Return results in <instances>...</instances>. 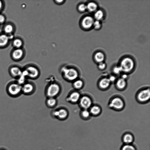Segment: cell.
I'll return each mask as SVG.
<instances>
[{
	"instance_id": "cell-1",
	"label": "cell",
	"mask_w": 150,
	"mask_h": 150,
	"mask_svg": "<svg viewBox=\"0 0 150 150\" xmlns=\"http://www.w3.org/2000/svg\"><path fill=\"white\" fill-rule=\"evenodd\" d=\"M6 90L8 95L12 98L18 97L22 94V86L16 81L9 82L6 86Z\"/></svg>"
},
{
	"instance_id": "cell-2",
	"label": "cell",
	"mask_w": 150,
	"mask_h": 150,
	"mask_svg": "<svg viewBox=\"0 0 150 150\" xmlns=\"http://www.w3.org/2000/svg\"><path fill=\"white\" fill-rule=\"evenodd\" d=\"M134 62L132 59L126 57L122 60L119 66L121 69L122 73L129 74L134 70Z\"/></svg>"
},
{
	"instance_id": "cell-3",
	"label": "cell",
	"mask_w": 150,
	"mask_h": 150,
	"mask_svg": "<svg viewBox=\"0 0 150 150\" xmlns=\"http://www.w3.org/2000/svg\"><path fill=\"white\" fill-rule=\"evenodd\" d=\"M62 74L66 80L72 82L78 79L79 76V71L73 67L64 68L62 71Z\"/></svg>"
},
{
	"instance_id": "cell-4",
	"label": "cell",
	"mask_w": 150,
	"mask_h": 150,
	"mask_svg": "<svg viewBox=\"0 0 150 150\" xmlns=\"http://www.w3.org/2000/svg\"><path fill=\"white\" fill-rule=\"evenodd\" d=\"M22 74L27 78L35 79L40 75V71L36 67L33 65H29L22 69Z\"/></svg>"
},
{
	"instance_id": "cell-5",
	"label": "cell",
	"mask_w": 150,
	"mask_h": 150,
	"mask_svg": "<svg viewBox=\"0 0 150 150\" xmlns=\"http://www.w3.org/2000/svg\"><path fill=\"white\" fill-rule=\"evenodd\" d=\"M61 88L60 85L56 82H53L47 87L45 93L47 98H56L60 93Z\"/></svg>"
},
{
	"instance_id": "cell-6",
	"label": "cell",
	"mask_w": 150,
	"mask_h": 150,
	"mask_svg": "<svg viewBox=\"0 0 150 150\" xmlns=\"http://www.w3.org/2000/svg\"><path fill=\"white\" fill-rule=\"evenodd\" d=\"M124 100L119 96H115L111 98L108 103L110 108L117 111L122 110L124 108Z\"/></svg>"
},
{
	"instance_id": "cell-7",
	"label": "cell",
	"mask_w": 150,
	"mask_h": 150,
	"mask_svg": "<svg viewBox=\"0 0 150 150\" xmlns=\"http://www.w3.org/2000/svg\"><path fill=\"white\" fill-rule=\"evenodd\" d=\"M136 98L139 103H145L149 100L150 91L149 88H146L139 90L136 94Z\"/></svg>"
},
{
	"instance_id": "cell-8",
	"label": "cell",
	"mask_w": 150,
	"mask_h": 150,
	"mask_svg": "<svg viewBox=\"0 0 150 150\" xmlns=\"http://www.w3.org/2000/svg\"><path fill=\"white\" fill-rule=\"evenodd\" d=\"M78 103L82 109L88 110L93 105V100L89 96L84 95L81 96Z\"/></svg>"
},
{
	"instance_id": "cell-9",
	"label": "cell",
	"mask_w": 150,
	"mask_h": 150,
	"mask_svg": "<svg viewBox=\"0 0 150 150\" xmlns=\"http://www.w3.org/2000/svg\"><path fill=\"white\" fill-rule=\"evenodd\" d=\"M35 86L33 83L27 81L22 86V93L29 95L33 94L35 91Z\"/></svg>"
},
{
	"instance_id": "cell-10",
	"label": "cell",
	"mask_w": 150,
	"mask_h": 150,
	"mask_svg": "<svg viewBox=\"0 0 150 150\" xmlns=\"http://www.w3.org/2000/svg\"><path fill=\"white\" fill-rule=\"evenodd\" d=\"M54 116L60 120L66 119L69 115V112L66 109L61 108L54 111L53 112Z\"/></svg>"
},
{
	"instance_id": "cell-11",
	"label": "cell",
	"mask_w": 150,
	"mask_h": 150,
	"mask_svg": "<svg viewBox=\"0 0 150 150\" xmlns=\"http://www.w3.org/2000/svg\"><path fill=\"white\" fill-rule=\"evenodd\" d=\"M81 96L80 93L77 91H72L67 96V100L72 104L76 103H78Z\"/></svg>"
},
{
	"instance_id": "cell-12",
	"label": "cell",
	"mask_w": 150,
	"mask_h": 150,
	"mask_svg": "<svg viewBox=\"0 0 150 150\" xmlns=\"http://www.w3.org/2000/svg\"><path fill=\"white\" fill-rule=\"evenodd\" d=\"M8 71L10 75L16 79L21 75L22 69L18 66H13L9 68Z\"/></svg>"
},
{
	"instance_id": "cell-13",
	"label": "cell",
	"mask_w": 150,
	"mask_h": 150,
	"mask_svg": "<svg viewBox=\"0 0 150 150\" xmlns=\"http://www.w3.org/2000/svg\"><path fill=\"white\" fill-rule=\"evenodd\" d=\"M93 18L90 16H87L84 17L81 21V25L83 28L88 29L90 28L93 25L94 22Z\"/></svg>"
},
{
	"instance_id": "cell-14",
	"label": "cell",
	"mask_w": 150,
	"mask_h": 150,
	"mask_svg": "<svg viewBox=\"0 0 150 150\" xmlns=\"http://www.w3.org/2000/svg\"><path fill=\"white\" fill-rule=\"evenodd\" d=\"M134 139V135L129 132H125L122 137V141L124 144H132Z\"/></svg>"
},
{
	"instance_id": "cell-15",
	"label": "cell",
	"mask_w": 150,
	"mask_h": 150,
	"mask_svg": "<svg viewBox=\"0 0 150 150\" xmlns=\"http://www.w3.org/2000/svg\"><path fill=\"white\" fill-rule=\"evenodd\" d=\"M111 83L108 77H102L99 80L98 83V87L101 90H105L110 86Z\"/></svg>"
},
{
	"instance_id": "cell-16",
	"label": "cell",
	"mask_w": 150,
	"mask_h": 150,
	"mask_svg": "<svg viewBox=\"0 0 150 150\" xmlns=\"http://www.w3.org/2000/svg\"><path fill=\"white\" fill-rule=\"evenodd\" d=\"M115 84L116 87L117 89L120 91L123 90L127 87V80L120 77L116 80Z\"/></svg>"
},
{
	"instance_id": "cell-17",
	"label": "cell",
	"mask_w": 150,
	"mask_h": 150,
	"mask_svg": "<svg viewBox=\"0 0 150 150\" xmlns=\"http://www.w3.org/2000/svg\"><path fill=\"white\" fill-rule=\"evenodd\" d=\"M89 109L91 115L94 116L100 115L102 111L101 107L97 105H92Z\"/></svg>"
},
{
	"instance_id": "cell-18",
	"label": "cell",
	"mask_w": 150,
	"mask_h": 150,
	"mask_svg": "<svg viewBox=\"0 0 150 150\" xmlns=\"http://www.w3.org/2000/svg\"><path fill=\"white\" fill-rule=\"evenodd\" d=\"M23 54V50L20 48L15 50L12 54L13 59L15 60H18L21 59Z\"/></svg>"
},
{
	"instance_id": "cell-19",
	"label": "cell",
	"mask_w": 150,
	"mask_h": 150,
	"mask_svg": "<svg viewBox=\"0 0 150 150\" xmlns=\"http://www.w3.org/2000/svg\"><path fill=\"white\" fill-rule=\"evenodd\" d=\"M84 85V83L82 79L79 78L73 82V86L76 90L82 89Z\"/></svg>"
},
{
	"instance_id": "cell-20",
	"label": "cell",
	"mask_w": 150,
	"mask_h": 150,
	"mask_svg": "<svg viewBox=\"0 0 150 150\" xmlns=\"http://www.w3.org/2000/svg\"><path fill=\"white\" fill-rule=\"evenodd\" d=\"M57 101L55 98H48L46 100L47 105L49 108L54 107L57 105Z\"/></svg>"
},
{
	"instance_id": "cell-21",
	"label": "cell",
	"mask_w": 150,
	"mask_h": 150,
	"mask_svg": "<svg viewBox=\"0 0 150 150\" xmlns=\"http://www.w3.org/2000/svg\"><path fill=\"white\" fill-rule=\"evenodd\" d=\"M94 59L96 62L99 63L103 62L105 58L104 54L101 52H96L94 55Z\"/></svg>"
},
{
	"instance_id": "cell-22",
	"label": "cell",
	"mask_w": 150,
	"mask_h": 150,
	"mask_svg": "<svg viewBox=\"0 0 150 150\" xmlns=\"http://www.w3.org/2000/svg\"><path fill=\"white\" fill-rule=\"evenodd\" d=\"M9 41V37L6 35L3 34L0 35V47L6 45Z\"/></svg>"
},
{
	"instance_id": "cell-23",
	"label": "cell",
	"mask_w": 150,
	"mask_h": 150,
	"mask_svg": "<svg viewBox=\"0 0 150 150\" xmlns=\"http://www.w3.org/2000/svg\"><path fill=\"white\" fill-rule=\"evenodd\" d=\"M80 115L83 119L86 120L89 119L91 116L89 110L87 109H82Z\"/></svg>"
},
{
	"instance_id": "cell-24",
	"label": "cell",
	"mask_w": 150,
	"mask_h": 150,
	"mask_svg": "<svg viewBox=\"0 0 150 150\" xmlns=\"http://www.w3.org/2000/svg\"><path fill=\"white\" fill-rule=\"evenodd\" d=\"M86 5L87 9L89 11L92 12L96 11L97 8V4L94 2H90Z\"/></svg>"
},
{
	"instance_id": "cell-25",
	"label": "cell",
	"mask_w": 150,
	"mask_h": 150,
	"mask_svg": "<svg viewBox=\"0 0 150 150\" xmlns=\"http://www.w3.org/2000/svg\"><path fill=\"white\" fill-rule=\"evenodd\" d=\"M120 150H137L136 146L132 144H124L121 146Z\"/></svg>"
},
{
	"instance_id": "cell-26",
	"label": "cell",
	"mask_w": 150,
	"mask_h": 150,
	"mask_svg": "<svg viewBox=\"0 0 150 150\" xmlns=\"http://www.w3.org/2000/svg\"><path fill=\"white\" fill-rule=\"evenodd\" d=\"M104 14L103 11L101 10H98L95 13L94 17L96 20L100 21L102 19L103 16Z\"/></svg>"
},
{
	"instance_id": "cell-27",
	"label": "cell",
	"mask_w": 150,
	"mask_h": 150,
	"mask_svg": "<svg viewBox=\"0 0 150 150\" xmlns=\"http://www.w3.org/2000/svg\"><path fill=\"white\" fill-rule=\"evenodd\" d=\"M27 78L24 76L21 75L16 79V81L19 84L22 86L27 81L26 79Z\"/></svg>"
},
{
	"instance_id": "cell-28",
	"label": "cell",
	"mask_w": 150,
	"mask_h": 150,
	"mask_svg": "<svg viewBox=\"0 0 150 150\" xmlns=\"http://www.w3.org/2000/svg\"><path fill=\"white\" fill-rule=\"evenodd\" d=\"M112 71L115 76L119 75L122 73L121 69L119 66H114L112 68Z\"/></svg>"
},
{
	"instance_id": "cell-29",
	"label": "cell",
	"mask_w": 150,
	"mask_h": 150,
	"mask_svg": "<svg viewBox=\"0 0 150 150\" xmlns=\"http://www.w3.org/2000/svg\"><path fill=\"white\" fill-rule=\"evenodd\" d=\"M13 27L10 24H8L5 25L4 28V31L7 33H12L13 30Z\"/></svg>"
},
{
	"instance_id": "cell-30",
	"label": "cell",
	"mask_w": 150,
	"mask_h": 150,
	"mask_svg": "<svg viewBox=\"0 0 150 150\" xmlns=\"http://www.w3.org/2000/svg\"><path fill=\"white\" fill-rule=\"evenodd\" d=\"M13 45L17 48L21 47L23 44V42L20 39L17 38L15 39L13 42Z\"/></svg>"
},
{
	"instance_id": "cell-31",
	"label": "cell",
	"mask_w": 150,
	"mask_h": 150,
	"mask_svg": "<svg viewBox=\"0 0 150 150\" xmlns=\"http://www.w3.org/2000/svg\"><path fill=\"white\" fill-rule=\"evenodd\" d=\"M78 9L80 12H84L87 9L86 5L84 4H80L78 6Z\"/></svg>"
},
{
	"instance_id": "cell-32",
	"label": "cell",
	"mask_w": 150,
	"mask_h": 150,
	"mask_svg": "<svg viewBox=\"0 0 150 150\" xmlns=\"http://www.w3.org/2000/svg\"><path fill=\"white\" fill-rule=\"evenodd\" d=\"M93 25L95 29H98L101 27V23L99 21L96 20L94 21Z\"/></svg>"
},
{
	"instance_id": "cell-33",
	"label": "cell",
	"mask_w": 150,
	"mask_h": 150,
	"mask_svg": "<svg viewBox=\"0 0 150 150\" xmlns=\"http://www.w3.org/2000/svg\"><path fill=\"white\" fill-rule=\"evenodd\" d=\"M106 65V64L103 62L98 63V68L101 70H103L105 69Z\"/></svg>"
},
{
	"instance_id": "cell-34",
	"label": "cell",
	"mask_w": 150,
	"mask_h": 150,
	"mask_svg": "<svg viewBox=\"0 0 150 150\" xmlns=\"http://www.w3.org/2000/svg\"><path fill=\"white\" fill-rule=\"evenodd\" d=\"M108 78L111 83L115 82L117 79L115 76L114 75H111Z\"/></svg>"
},
{
	"instance_id": "cell-35",
	"label": "cell",
	"mask_w": 150,
	"mask_h": 150,
	"mask_svg": "<svg viewBox=\"0 0 150 150\" xmlns=\"http://www.w3.org/2000/svg\"><path fill=\"white\" fill-rule=\"evenodd\" d=\"M120 78L127 80L129 78L128 74L125 73H122Z\"/></svg>"
},
{
	"instance_id": "cell-36",
	"label": "cell",
	"mask_w": 150,
	"mask_h": 150,
	"mask_svg": "<svg viewBox=\"0 0 150 150\" xmlns=\"http://www.w3.org/2000/svg\"><path fill=\"white\" fill-rule=\"evenodd\" d=\"M5 20V17L2 15L0 14V23H3Z\"/></svg>"
},
{
	"instance_id": "cell-37",
	"label": "cell",
	"mask_w": 150,
	"mask_h": 150,
	"mask_svg": "<svg viewBox=\"0 0 150 150\" xmlns=\"http://www.w3.org/2000/svg\"><path fill=\"white\" fill-rule=\"evenodd\" d=\"M57 4H60L62 3L64 1L63 0H56L55 1Z\"/></svg>"
},
{
	"instance_id": "cell-38",
	"label": "cell",
	"mask_w": 150,
	"mask_h": 150,
	"mask_svg": "<svg viewBox=\"0 0 150 150\" xmlns=\"http://www.w3.org/2000/svg\"><path fill=\"white\" fill-rule=\"evenodd\" d=\"M3 6V4L2 1L0 0V11L1 9Z\"/></svg>"
},
{
	"instance_id": "cell-39",
	"label": "cell",
	"mask_w": 150,
	"mask_h": 150,
	"mask_svg": "<svg viewBox=\"0 0 150 150\" xmlns=\"http://www.w3.org/2000/svg\"><path fill=\"white\" fill-rule=\"evenodd\" d=\"M0 150H6L4 149H0Z\"/></svg>"
}]
</instances>
